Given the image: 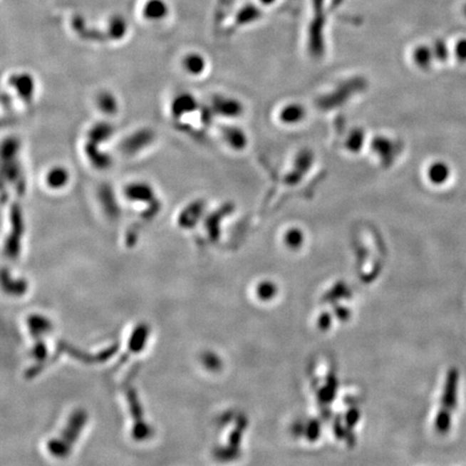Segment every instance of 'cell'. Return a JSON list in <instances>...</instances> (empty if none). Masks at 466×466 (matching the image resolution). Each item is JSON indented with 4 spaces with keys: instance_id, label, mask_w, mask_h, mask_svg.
<instances>
[{
    "instance_id": "obj_1",
    "label": "cell",
    "mask_w": 466,
    "mask_h": 466,
    "mask_svg": "<svg viewBox=\"0 0 466 466\" xmlns=\"http://www.w3.org/2000/svg\"><path fill=\"white\" fill-rule=\"evenodd\" d=\"M457 386H459V373L455 369L450 371L445 386L444 398H442V413L438 415L436 425L440 433H446L450 429L451 411L455 408L457 403Z\"/></svg>"
},
{
    "instance_id": "obj_2",
    "label": "cell",
    "mask_w": 466,
    "mask_h": 466,
    "mask_svg": "<svg viewBox=\"0 0 466 466\" xmlns=\"http://www.w3.org/2000/svg\"><path fill=\"white\" fill-rule=\"evenodd\" d=\"M426 175L431 184L435 185V186H442V185L446 184L450 178V167L444 161H435L430 165Z\"/></svg>"
},
{
    "instance_id": "obj_3",
    "label": "cell",
    "mask_w": 466,
    "mask_h": 466,
    "mask_svg": "<svg viewBox=\"0 0 466 466\" xmlns=\"http://www.w3.org/2000/svg\"><path fill=\"white\" fill-rule=\"evenodd\" d=\"M169 8L163 0H149L145 5L144 14L150 20H159L167 16Z\"/></svg>"
},
{
    "instance_id": "obj_4",
    "label": "cell",
    "mask_w": 466,
    "mask_h": 466,
    "mask_svg": "<svg viewBox=\"0 0 466 466\" xmlns=\"http://www.w3.org/2000/svg\"><path fill=\"white\" fill-rule=\"evenodd\" d=\"M413 62L420 68H429L435 58L433 48L428 47V46H419L413 51Z\"/></svg>"
},
{
    "instance_id": "obj_5",
    "label": "cell",
    "mask_w": 466,
    "mask_h": 466,
    "mask_svg": "<svg viewBox=\"0 0 466 466\" xmlns=\"http://www.w3.org/2000/svg\"><path fill=\"white\" fill-rule=\"evenodd\" d=\"M304 115H306V110H304V107L298 104H294L282 109L280 118L284 123L296 125V123H300L304 118Z\"/></svg>"
},
{
    "instance_id": "obj_6",
    "label": "cell",
    "mask_w": 466,
    "mask_h": 466,
    "mask_svg": "<svg viewBox=\"0 0 466 466\" xmlns=\"http://www.w3.org/2000/svg\"><path fill=\"white\" fill-rule=\"evenodd\" d=\"M260 16V10H258L257 8L254 7V6H247V7L243 8L241 10L240 14L238 16V21L240 23H247L252 22V21L257 19Z\"/></svg>"
},
{
    "instance_id": "obj_7",
    "label": "cell",
    "mask_w": 466,
    "mask_h": 466,
    "mask_svg": "<svg viewBox=\"0 0 466 466\" xmlns=\"http://www.w3.org/2000/svg\"><path fill=\"white\" fill-rule=\"evenodd\" d=\"M434 56L440 62H445L448 58L449 50L442 39H438L433 45Z\"/></svg>"
},
{
    "instance_id": "obj_8",
    "label": "cell",
    "mask_w": 466,
    "mask_h": 466,
    "mask_svg": "<svg viewBox=\"0 0 466 466\" xmlns=\"http://www.w3.org/2000/svg\"><path fill=\"white\" fill-rule=\"evenodd\" d=\"M455 54L460 62H466V38H462L455 43Z\"/></svg>"
},
{
    "instance_id": "obj_9",
    "label": "cell",
    "mask_w": 466,
    "mask_h": 466,
    "mask_svg": "<svg viewBox=\"0 0 466 466\" xmlns=\"http://www.w3.org/2000/svg\"><path fill=\"white\" fill-rule=\"evenodd\" d=\"M125 24L123 19H115L111 23V31L113 35H121L125 31Z\"/></svg>"
},
{
    "instance_id": "obj_10",
    "label": "cell",
    "mask_w": 466,
    "mask_h": 466,
    "mask_svg": "<svg viewBox=\"0 0 466 466\" xmlns=\"http://www.w3.org/2000/svg\"><path fill=\"white\" fill-rule=\"evenodd\" d=\"M259 3L264 6H272L276 3V0H259Z\"/></svg>"
},
{
    "instance_id": "obj_11",
    "label": "cell",
    "mask_w": 466,
    "mask_h": 466,
    "mask_svg": "<svg viewBox=\"0 0 466 466\" xmlns=\"http://www.w3.org/2000/svg\"><path fill=\"white\" fill-rule=\"evenodd\" d=\"M463 14H464V16H465V18H466V4H465V5H464V7H463Z\"/></svg>"
}]
</instances>
